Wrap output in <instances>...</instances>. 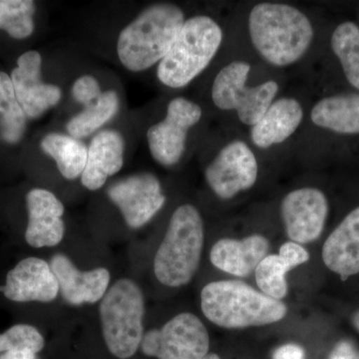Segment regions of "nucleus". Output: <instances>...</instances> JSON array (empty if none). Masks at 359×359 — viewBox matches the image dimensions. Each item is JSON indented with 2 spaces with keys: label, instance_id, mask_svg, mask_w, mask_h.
Wrapping results in <instances>:
<instances>
[{
  "label": "nucleus",
  "instance_id": "1",
  "mask_svg": "<svg viewBox=\"0 0 359 359\" xmlns=\"http://www.w3.org/2000/svg\"><path fill=\"white\" fill-rule=\"evenodd\" d=\"M249 32L255 48L276 67L294 65L306 54L313 39L311 20L297 7L264 2L252 7Z\"/></svg>",
  "mask_w": 359,
  "mask_h": 359
},
{
  "label": "nucleus",
  "instance_id": "2",
  "mask_svg": "<svg viewBox=\"0 0 359 359\" xmlns=\"http://www.w3.org/2000/svg\"><path fill=\"white\" fill-rule=\"evenodd\" d=\"M201 308L214 325L230 330L273 325L287 313L283 302L240 280L208 283L201 292Z\"/></svg>",
  "mask_w": 359,
  "mask_h": 359
},
{
  "label": "nucleus",
  "instance_id": "3",
  "mask_svg": "<svg viewBox=\"0 0 359 359\" xmlns=\"http://www.w3.org/2000/svg\"><path fill=\"white\" fill-rule=\"evenodd\" d=\"M185 14L174 4L148 7L120 33L117 51L122 65L140 72L161 62L178 37Z\"/></svg>",
  "mask_w": 359,
  "mask_h": 359
},
{
  "label": "nucleus",
  "instance_id": "4",
  "mask_svg": "<svg viewBox=\"0 0 359 359\" xmlns=\"http://www.w3.org/2000/svg\"><path fill=\"white\" fill-rule=\"evenodd\" d=\"M204 223L192 205H183L172 215L166 235L154 259L156 278L170 287L187 285L199 268L204 245Z\"/></svg>",
  "mask_w": 359,
  "mask_h": 359
},
{
  "label": "nucleus",
  "instance_id": "5",
  "mask_svg": "<svg viewBox=\"0 0 359 359\" xmlns=\"http://www.w3.org/2000/svg\"><path fill=\"white\" fill-rule=\"evenodd\" d=\"M223 37L221 26L209 16L186 20L173 46L158 66L160 81L170 88L187 86L211 63Z\"/></svg>",
  "mask_w": 359,
  "mask_h": 359
},
{
  "label": "nucleus",
  "instance_id": "6",
  "mask_svg": "<svg viewBox=\"0 0 359 359\" xmlns=\"http://www.w3.org/2000/svg\"><path fill=\"white\" fill-rule=\"evenodd\" d=\"M144 313L143 292L133 280H118L104 295L101 325L106 346L115 358H132L141 346Z\"/></svg>",
  "mask_w": 359,
  "mask_h": 359
},
{
  "label": "nucleus",
  "instance_id": "7",
  "mask_svg": "<svg viewBox=\"0 0 359 359\" xmlns=\"http://www.w3.org/2000/svg\"><path fill=\"white\" fill-rule=\"evenodd\" d=\"M250 65L245 61H233L219 71L212 87V99L219 109L236 111L238 119L254 126L278 92L276 81L264 82L255 87L245 86Z\"/></svg>",
  "mask_w": 359,
  "mask_h": 359
},
{
  "label": "nucleus",
  "instance_id": "8",
  "mask_svg": "<svg viewBox=\"0 0 359 359\" xmlns=\"http://www.w3.org/2000/svg\"><path fill=\"white\" fill-rule=\"evenodd\" d=\"M140 347L145 355L158 359H203L209 351L210 337L202 320L185 313L144 334Z\"/></svg>",
  "mask_w": 359,
  "mask_h": 359
},
{
  "label": "nucleus",
  "instance_id": "9",
  "mask_svg": "<svg viewBox=\"0 0 359 359\" xmlns=\"http://www.w3.org/2000/svg\"><path fill=\"white\" fill-rule=\"evenodd\" d=\"M202 117L198 104L179 97L168 105L165 119L147 132L149 149L153 158L163 166H173L185 152L189 130Z\"/></svg>",
  "mask_w": 359,
  "mask_h": 359
},
{
  "label": "nucleus",
  "instance_id": "10",
  "mask_svg": "<svg viewBox=\"0 0 359 359\" xmlns=\"http://www.w3.org/2000/svg\"><path fill=\"white\" fill-rule=\"evenodd\" d=\"M259 166L256 156L244 141L224 146L205 172L212 192L223 200L231 199L256 184Z\"/></svg>",
  "mask_w": 359,
  "mask_h": 359
},
{
  "label": "nucleus",
  "instance_id": "11",
  "mask_svg": "<svg viewBox=\"0 0 359 359\" xmlns=\"http://www.w3.org/2000/svg\"><path fill=\"white\" fill-rule=\"evenodd\" d=\"M108 196L132 229L145 226L166 202L159 180L148 173L133 175L116 182L108 189Z\"/></svg>",
  "mask_w": 359,
  "mask_h": 359
},
{
  "label": "nucleus",
  "instance_id": "12",
  "mask_svg": "<svg viewBox=\"0 0 359 359\" xmlns=\"http://www.w3.org/2000/svg\"><path fill=\"white\" fill-rule=\"evenodd\" d=\"M280 212L285 233L292 242L309 244L318 240L325 229L327 199L318 189H297L283 198Z\"/></svg>",
  "mask_w": 359,
  "mask_h": 359
},
{
  "label": "nucleus",
  "instance_id": "13",
  "mask_svg": "<svg viewBox=\"0 0 359 359\" xmlns=\"http://www.w3.org/2000/svg\"><path fill=\"white\" fill-rule=\"evenodd\" d=\"M42 59L39 52H25L11 73L14 92L27 118H39L60 101L61 90L41 80Z\"/></svg>",
  "mask_w": 359,
  "mask_h": 359
},
{
  "label": "nucleus",
  "instance_id": "14",
  "mask_svg": "<svg viewBox=\"0 0 359 359\" xmlns=\"http://www.w3.org/2000/svg\"><path fill=\"white\" fill-rule=\"evenodd\" d=\"M0 290L13 302H51L57 297L59 285L50 264L39 257H27L7 273Z\"/></svg>",
  "mask_w": 359,
  "mask_h": 359
},
{
  "label": "nucleus",
  "instance_id": "15",
  "mask_svg": "<svg viewBox=\"0 0 359 359\" xmlns=\"http://www.w3.org/2000/svg\"><path fill=\"white\" fill-rule=\"evenodd\" d=\"M28 226L25 240L32 248L54 247L65 237V205L54 194L33 189L27 194Z\"/></svg>",
  "mask_w": 359,
  "mask_h": 359
},
{
  "label": "nucleus",
  "instance_id": "16",
  "mask_svg": "<svg viewBox=\"0 0 359 359\" xmlns=\"http://www.w3.org/2000/svg\"><path fill=\"white\" fill-rule=\"evenodd\" d=\"M50 266L58 282L59 292L72 306L95 304L107 292L110 283L108 269L99 268L82 271L61 254L52 257Z\"/></svg>",
  "mask_w": 359,
  "mask_h": 359
},
{
  "label": "nucleus",
  "instance_id": "17",
  "mask_svg": "<svg viewBox=\"0 0 359 359\" xmlns=\"http://www.w3.org/2000/svg\"><path fill=\"white\" fill-rule=\"evenodd\" d=\"M269 248V241L262 235H252L243 240L222 238L212 245L210 259L224 273L245 278L256 271Z\"/></svg>",
  "mask_w": 359,
  "mask_h": 359
},
{
  "label": "nucleus",
  "instance_id": "18",
  "mask_svg": "<svg viewBox=\"0 0 359 359\" xmlns=\"http://www.w3.org/2000/svg\"><path fill=\"white\" fill-rule=\"evenodd\" d=\"M124 150V140L117 131L105 130L96 134L88 148L82 185L90 191L99 190L110 176L122 169Z\"/></svg>",
  "mask_w": 359,
  "mask_h": 359
},
{
  "label": "nucleus",
  "instance_id": "19",
  "mask_svg": "<svg viewBox=\"0 0 359 359\" xmlns=\"http://www.w3.org/2000/svg\"><path fill=\"white\" fill-rule=\"evenodd\" d=\"M323 259L342 280L359 273V207L349 212L327 238Z\"/></svg>",
  "mask_w": 359,
  "mask_h": 359
},
{
  "label": "nucleus",
  "instance_id": "20",
  "mask_svg": "<svg viewBox=\"0 0 359 359\" xmlns=\"http://www.w3.org/2000/svg\"><path fill=\"white\" fill-rule=\"evenodd\" d=\"M302 119L304 110L297 99H278L252 126L250 139L257 147L269 149L287 140L299 128Z\"/></svg>",
  "mask_w": 359,
  "mask_h": 359
},
{
  "label": "nucleus",
  "instance_id": "21",
  "mask_svg": "<svg viewBox=\"0 0 359 359\" xmlns=\"http://www.w3.org/2000/svg\"><path fill=\"white\" fill-rule=\"evenodd\" d=\"M311 119L316 126L337 134H359V94H341L321 99Z\"/></svg>",
  "mask_w": 359,
  "mask_h": 359
},
{
  "label": "nucleus",
  "instance_id": "22",
  "mask_svg": "<svg viewBox=\"0 0 359 359\" xmlns=\"http://www.w3.org/2000/svg\"><path fill=\"white\" fill-rule=\"evenodd\" d=\"M41 149L55 160L60 174L67 180L81 176L86 166L88 148L70 135L51 133L44 137Z\"/></svg>",
  "mask_w": 359,
  "mask_h": 359
},
{
  "label": "nucleus",
  "instance_id": "23",
  "mask_svg": "<svg viewBox=\"0 0 359 359\" xmlns=\"http://www.w3.org/2000/svg\"><path fill=\"white\" fill-rule=\"evenodd\" d=\"M119 109V98L115 91L104 92L95 102L86 106L68 122L67 131L73 138L83 139L110 121Z\"/></svg>",
  "mask_w": 359,
  "mask_h": 359
},
{
  "label": "nucleus",
  "instance_id": "24",
  "mask_svg": "<svg viewBox=\"0 0 359 359\" xmlns=\"http://www.w3.org/2000/svg\"><path fill=\"white\" fill-rule=\"evenodd\" d=\"M27 116L21 108L11 78L0 72V136L6 143L16 144L22 139Z\"/></svg>",
  "mask_w": 359,
  "mask_h": 359
},
{
  "label": "nucleus",
  "instance_id": "25",
  "mask_svg": "<svg viewBox=\"0 0 359 359\" xmlns=\"http://www.w3.org/2000/svg\"><path fill=\"white\" fill-rule=\"evenodd\" d=\"M332 51L342 66L347 81L359 90V27L346 21L335 28L332 35Z\"/></svg>",
  "mask_w": 359,
  "mask_h": 359
},
{
  "label": "nucleus",
  "instance_id": "26",
  "mask_svg": "<svg viewBox=\"0 0 359 359\" xmlns=\"http://www.w3.org/2000/svg\"><path fill=\"white\" fill-rule=\"evenodd\" d=\"M44 344L43 337L34 327L14 325L0 334V359H34Z\"/></svg>",
  "mask_w": 359,
  "mask_h": 359
},
{
  "label": "nucleus",
  "instance_id": "27",
  "mask_svg": "<svg viewBox=\"0 0 359 359\" xmlns=\"http://www.w3.org/2000/svg\"><path fill=\"white\" fill-rule=\"evenodd\" d=\"M34 13L30 0H0V29L13 39H27L34 30Z\"/></svg>",
  "mask_w": 359,
  "mask_h": 359
},
{
  "label": "nucleus",
  "instance_id": "28",
  "mask_svg": "<svg viewBox=\"0 0 359 359\" xmlns=\"http://www.w3.org/2000/svg\"><path fill=\"white\" fill-rule=\"evenodd\" d=\"M292 266L280 255H269L256 269V282L263 294L273 299H285L287 294L285 276Z\"/></svg>",
  "mask_w": 359,
  "mask_h": 359
},
{
  "label": "nucleus",
  "instance_id": "29",
  "mask_svg": "<svg viewBox=\"0 0 359 359\" xmlns=\"http://www.w3.org/2000/svg\"><path fill=\"white\" fill-rule=\"evenodd\" d=\"M102 95L100 85L95 78L85 75L78 78L72 87V96L77 102L82 104L85 107L100 98Z\"/></svg>",
  "mask_w": 359,
  "mask_h": 359
},
{
  "label": "nucleus",
  "instance_id": "30",
  "mask_svg": "<svg viewBox=\"0 0 359 359\" xmlns=\"http://www.w3.org/2000/svg\"><path fill=\"white\" fill-rule=\"evenodd\" d=\"M278 255L285 257V259L289 262L290 266H292V269L299 266V264L306 263L309 259L308 250L304 249L302 245L292 242V241L285 243V244L280 247Z\"/></svg>",
  "mask_w": 359,
  "mask_h": 359
},
{
  "label": "nucleus",
  "instance_id": "31",
  "mask_svg": "<svg viewBox=\"0 0 359 359\" xmlns=\"http://www.w3.org/2000/svg\"><path fill=\"white\" fill-rule=\"evenodd\" d=\"M273 359H306V353L302 346L287 344L273 351Z\"/></svg>",
  "mask_w": 359,
  "mask_h": 359
},
{
  "label": "nucleus",
  "instance_id": "32",
  "mask_svg": "<svg viewBox=\"0 0 359 359\" xmlns=\"http://www.w3.org/2000/svg\"><path fill=\"white\" fill-rule=\"evenodd\" d=\"M353 347L346 341L340 342L330 356V359H353Z\"/></svg>",
  "mask_w": 359,
  "mask_h": 359
},
{
  "label": "nucleus",
  "instance_id": "33",
  "mask_svg": "<svg viewBox=\"0 0 359 359\" xmlns=\"http://www.w3.org/2000/svg\"><path fill=\"white\" fill-rule=\"evenodd\" d=\"M353 323L354 327H355L359 332V311H356V313L353 314Z\"/></svg>",
  "mask_w": 359,
  "mask_h": 359
},
{
  "label": "nucleus",
  "instance_id": "34",
  "mask_svg": "<svg viewBox=\"0 0 359 359\" xmlns=\"http://www.w3.org/2000/svg\"><path fill=\"white\" fill-rule=\"evenodd\" d=\"M203 359H221L218 354L216 353H208Z\"/></svg>",
  "mask_w": 359,
  "mask_h": 359
}]
</instances>
